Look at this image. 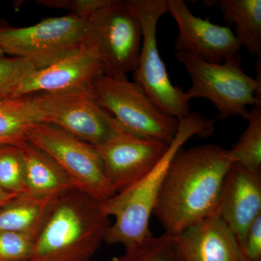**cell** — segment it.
<instances>
[{"label":"cell","mask_w":261,"mask_h":261,"mask_svg":"<svg viewBox=\"0 0 261 261\" xmlns=\"http://www.w3.org/2000/svg\"><path fill=\"white\" fill-rule=\"evenodd\" d=\"M233 163L229 150L215 144L176 152L153 211L165 233L176 236L216 214Z\"/></svg>","instance_id":"1"},{"label":"cell","mask_w":261,"mask_h":261,"mask_svg":"<svg viewBox=\"0 0 261 261\" xmlns=\"http://www.w3.org/2000/svg\"><path fill=\"white\" fill-rule=\"evenodd\" d=\"M214 129V119L198 113H190L178 119L177 133L153 169L135 185L102 202L105 214L116 219L108 228L104 242L110 245L121 244L126 250L152 235L149 220L173 157L190 138L195 136L205 138Z\"/></svg>","instance_id":"2"},{"label":"cell","mask_w":261,"mask_h":261,"mask_svg":"<svg viewBox=\"0 0 261 261\" xmlns=\"http://www.w3.org/2000/svg\"><path fill=\"white\" fill-rule=\"evenodd\" d=\"M102 202L73 189L56 197L30 261H92L110 226Z\"/></svg>","instance_id":"3"},{"label":"cell","mask_w":261,"mask_h":261,"mask_svg":"<svg viewBox=\"0 0 261 261\" xmlns=\"http://www.w3.org/2000/svg\"><path fill=\"white\" fill-rule=\"evenodd\" d=\"M192 81L189 101L204 98L219 111V118L239 116L247 120L250 106H261V85L244 71L241 64L208 63L184 53H175Z\"/></svg>","instance_id":"4"},{"label":"cell","mask_w":261,"mask_h":261,"mask_svg":"<svg viewBox=\"0 0 261 261\" xmlns=\"http://www.w3.org/2000/svg\"><path fill=\"white\" fill-rule=\"evenodd\" d=\"M126 3L140 21L142 32L134 82L166 114L178 120L188 116L190 101L185 92L171 82L158 47V23L168 13L167 0H126Z\"/></svg>","instance_id":"5"},{"label":"cell","mask_w":261,"mask_h":261,"mask_svg":"<svg viewBox=\"0 0 261 261\" xmlns=\"http://www.w3.org/2000/svg\"><path fill=\"white\" fill-rule=\"evenodd\" d=\"M92 89L98 102L128 133L170 144L178 120L163 112L137 85L126 77L102 75Z\"/></svg>","instance_id":"6"},{"label":"cell","mask_w":261,"mask_h":261,"mask_svg":"<svg viewBox=\"0 0 261 261\" xmlns=\"http://www.w3.org/2000/svg\"><path fill=\"white\" fill-rule=\"evenodd\" d=\"M87 36L88 18L68 14L29 27L0 25V49L39 70L87 42Z\"/></svg>","instance_id":"7"},{"label":"cell","mask_w":261,"mask_h":261,"mask_svg":"<svg viewBox=\"0 0 261 261\" xmlns=\"http://www.w3.org/2000/svg\"><path fill=\"white\" fill-rule=\"evenodd\" d=\"M87 42L97 53L104 75L126 77L134 73L142 47V27L126 0H108L89 17Z\"/></svg>","instance_id":"8"},{"label":"cell","mask_w":261,"mask_h":261,"mask_svg":"<svg viewBox=\"0 0 261 261\" xmlns=\"http://www.w3.org/2000/svg\"><path fill=\"white\" fill-rule=\"evenodd\" d=\"M27 140L53 158L77 190L101 202L116 195L105 174L102 159L95 146L43 123L29 128Z\"/></svg>","instance_id":"9"},{"label":"cell","mask_w":261,"mask_h":261,"mask_svg":"<svg viewBox=\"0 0 261 261\" xmlns=\"http://www.w3.org/2000/svg\"><path fill=\"white\" fill-rule=\"evenodd\" d=\"M32 96L39 123L53 125L80 140L102 145L120 128L99 105L93 89Z\"/></svg>","instance_id":"10"},{"label":"cell","mask_w":261,"mask_h":261,"mask_svg":"<svg viewBox=\"0 0 261 261\" xmlns=\"http://www.w3.org/2000/svg\"><path fill=\"white\" fill-rule=\"evenodd\" d=\"M168 13L178 27L176 53L213 63L241 64L240 42L229 27L196 16L184 0H167Z\"/></svg>","instance_id":"11"},{"label":"cell","mask_w":261,"mask_h":261,"mask_svg":"<svg viewBox=\"0 0 261 261\" xmlns=\"http://www.w3.org/2000/svg\"><path fill=\"white\" fill-rule=\"evenodd\" d=\"M170 144L137 137L120 126L108 140L96 147L102 159L105 174L116 195L152 171Z\"/></svg>","instance_id":"12"},{"label":"cell","mask_w":261,"mask_h":261,"mask_svg":"<svg viewBox=\"0 0 261 261\" xmlns=\"http://www.w3.org/2000/svg\"><path fill=\"white\" fill-rule=\"evenodd\" d=\"M103 74L97 53L86 42L49 66L33 71L16 87L13 97L92 89Z\"/></svg>","instance_id":"13"},{"label":"cell","mask_w":261,"mask_h":261,"mask_svg":"<svg viewBox=\"0 0 261 261\" xmlns=\"http://www.w3.org/2000/svg\"><path fill=\"white\" fill-rule=\"evenodd\" d=\"M216 213L242 250L249 228L261 216V172L233 163L225 178Z\"/></svg>","instance_id":"14"},{"label":"cell","mask_w":261,"mask_h":261,"mask_svg":"<svg viewBox=\"0 0 261 261\" xmlns=\"http://www.w3.org/2000/svg\"><path fill=\"white\" fill-rule=\"evenodd\" d=\"M175 237L182 261H245L236 238L217 213Z\"/></svg>","instance_id":"15"},{"label":"cell","mask_w":261,"mask_h":261,"mask_svg":"<svg viewBox=\"0 0 261 261\" xmlns=\"http://www.w3.org/2000/svg\"><path fill=\"white\" fill-rule=\"evenodd\" d=\"M22 149L25 192L42 197H57L75 189L69 176L49 154L29 142Z\"/></svg>","instance_id":"16"},{"label":"cell","mask_w":261,"mask_h":261,"mask_svg":"<svg viewBox=\"0 0 261 261\" xmlns=\"http://www.w3.org/2000/svg\"><path fill=\"white\" fill-rule=\"evenodd\" d=\"M56 199L28 192L15 196L0 208V231L29 233L37 238Z\"/></svg>","instance_id":"17"},{"label":"cell","mask_w":261,"mask_h":261,"mask_svg":"<svg viewBox=\"0 0 261 261\" xmlns=\"http://www.w3.org/2000/svg\"><path fill=\"white\" fill-rule=\"evenodd\" d=\"M217 4L227 27L235 25L241 47L260 58L261 0H220Z\"/></svg>","instance_id":"18"},{"label":"cell","mask_w":261,"mask_h":261,"mask_svg":"<svg viewBox=\"0 0 261 261\" xmlns=\"http://www.w3.org/2000/svg\"><path fill=\"white\" fill-rule=\"evenodd\" d=\"M39 123L32 96L9 97L0 100V147L23 148L28 143L29 128Z\"/></svg>","instance_id":"19"},{"label":"cell","mask_w":261,"mask_h":261,"mask_svg":"<svg viewBox=\"0 0 261 261\" xmlns=\"http://www.w3.org/2000/svg\"><path fill=\"white\" fill-rule=\"evenodd\" d=\"M247 128L229 150L233 163L261 172V106H252Z\"/></svg>","instance_id":"20"},{"label":"cell","mask_w":261,"mask_h":261,"mask_svg":"<svg viewBox=\"0 0 261 261\" xmlns=\"http://www.w3.org/2000/svg\"><path fill=\"white\" fill-rule=\"evenodd\" d=\"M115 261H182L176 237L164 233L151 235L140 243L126 249Z\"/></svg>","instance_id":"21"},{"label":"cell","mask_w":261,"mask_h":261,"mask_svg":"<svg viewBox=\"0 0 261 261\" xmlns=\"http://www.w3.org/2000/svg\"><path fill=\"white\" fill-rule=\"evenodd\" d=\"M0 189L16 195L25 192L22 148L13 146L0 147Z\"/></svg>","instance_id":"22"},{"label":"cell","mask_w":261,"mask_h":261,"mask_svg":"<svg viewBox=\"0 0 261 261\" xmlns=\"http://www.w3.org/2000/svg\"><path fill=\"white\" fill-rule=\"evenodd\" d=\"M35 70L28 61L16 57L0 60V100L13 97L16 87Z\"/></svg>","instance_id":"23"},{"label":"cell","mask_w":261,"mask_h":261,"mask_svg":"<svg viewBox=\"0 0 261 261\" xmlns=\"http://www.w3.org/2000/svg\"><path fill=\"white\" fill-rule=\"evenodd\" d=\"M35 239L29 233L0 231V261H30Z\"/></svg>","instance_id":"24"},{"label":"cell","mask_w":261,"mask_h":261,"mask_svg":"<svg viewBox=\"0 0 261 261\" xmlns=\"http://www.w3.org/2000/svg\"><path fill=\"white\" fill-rule=\"evenodd\" d=\"M108 0H37L36 3L49 8L67 10L69 14L88 18Z\"/></svg>","instance_id":"25"},{"label":"cell","mask_w":261,"mask_h":261,"mask_svg":"<svg viewBox=\"0 0 261 261\" xmlns=\"http://www.w3.org/2000/svg\"><path fill=\"white\" fill-rule=\"evenodd\" d=\"M241 252L245 261H261V216L249 228Z\"/></svg>","instance_id":"26"},{"label":"cell","mask_w":261,"mask_h":261,"mask_svg":"<svg viewBox=\"0 0 261 261\" xmlns=\"http://www.w3.org/2000/svg\"><path fill=\"white\" fill-rule=\"evenodd\" d=\"M17 195H18L16 194L9 193V192H5L0 189V208Z\"/></svg>","instance_id":"27"},{"label":"cell","mask_w":261,"mask_h":261,"mask_svg":"<svg viewBox=\"0 0 261 261\" xmlns=\"http://www.w3.org/2000/svg\"><path fill=\"white\" fill-rule=\"evenodd\" d=\"M5 55L3 53V51L0 49V60L3 59V58H5Z\"/></svg>","instance_id":"28"}]
</instances>
